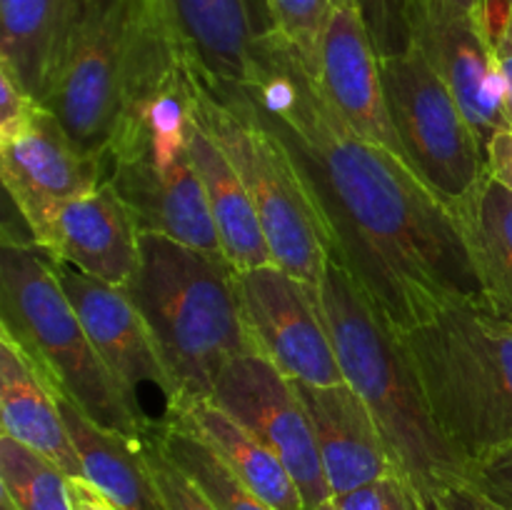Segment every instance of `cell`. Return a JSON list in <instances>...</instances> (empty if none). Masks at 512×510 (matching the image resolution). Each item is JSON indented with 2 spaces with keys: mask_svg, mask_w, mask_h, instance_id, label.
Masks as SVG:
<instances>
[{
  "mask_svg": "<svg viewBox=\"0 0 512 510\" xmlns=\"http://www.w3.org/2000/svg\"><path fill=\"white\" fill-rule=\"evenodd\" d=\"M240 95L293 155L345 268L398 333L458 303H485L453 213L410 165L360 138L275 33ZM223 98V95H215Z\"/></svg>",
  "mask_w": 512,
  "mask_h": 510,
  "instance_id": "6da1fadb",
  "label": "cell"
},
{
  "mask_svg": "<svg viewBox=\"0 0 512 510\" xmlns=\"http://www.w3.org/2000/svg\"><path fill=\"white\" fill-rule=\"evenodd\" d=\"M123 290L148 325L175 403L210 398L230 360L260 355L245 318L238 268L225 255L140 233L138 268Z\"/></svg>",
  "mask_w": 512,
  "mask_h": 510,
  "instance_id": "7a4b0ae2",
  "label": "cell"
},
{
  "mask_svg": "<svg viewBox=\"0 0 512 510\" xmlns=\"http://www.w3.org/2000/svg\"><path fill=\"white\" fill-rule=\"evenodd\" d=\"M320 303L345 383L368 405L395 470L433 503L463 480L465 460L435 425L403 338L335 260L325 265Z\"/></svg>",
  "mask_w": 512,
  "mask_h": 510,
  "instance_id": "3957f363",
  "label": "cell"
},
{
  "mask_svg": "<svg viewBox=\"0 0 512 510\" xmlns=\"http://www.w3.org/2000/svg\"><path fill=\"white\" fill-rule=\"evenodd\" d=\"M435 425L468 463L512 445V323L458 303L400 333Z\"/></svg>",
  "mask_w": 512,
  "mask_h": 510,
  "instance_id": "277c9868",
  "label": "cell"
},
{
  "mask_svg": "<svg viewBox=\"0 0 512 510\" xmlns=\"http://www.w3.org/2000/svg\"><path fill=\"white\" fill-rule=\"evenodd\" d=\"M0 330L20 345L55 395L103 428L140 440L148 425L90 343L50 258L33 240L3 235Z\"/></svg>",
  "mask_w": 512,
  "mask_h": 510,
  "instance_id": "5b68a950",
  "label": "cell"
},
{
  "mask_svg": "<svg viewBox=\"0 0 512 510\" xmlns=\"http://www.w3.org/2000/svg\"><path fill=\"white\" fill-rule=\"evenodd\" d=\"M193 118L238 170L263 225L273 263L310 285H320L330 240L308 185L283 140L240 95L215 98L195 80Z\"/></svg>",
  "mask_w": 512,
  "mask_h": 510,
  "instance_id": "8992f818",
  "label": "cell"
},
{
  "mask_svg": "<svg viewBox=\"0 0 512 510\" xmlns=\"http://www.w3.org/2000/svg\"><path fill=\"white\" fill-rule=\"evenodd\" d=\"M148 0H85L83 15L65 48L43 100L65 133L103 163L123 108L135 35Z\"/></svg>",
  "mask_w": 512,
  "mask_h": 510,
  "instance_id": "52a82bcc",
  "label": "cell"
},
{
  "mask_svg": "<svg viewBox=\"0 0 512 510\" xmlns=\"http://www.w3.org/2000/svg\"><path fill=\"white\" fill-rule=\"evenodd\" d=\"M385 100L403 160L445 205L485 173V148L433 65L418 48L380 60Z\"/></svg>",
  "mask_w": 512,
  "mask_h": 510,
  "instance_id": "ba28073f",
  "label": "cell"
},
{
  "mask_svg": "<svg viewBox=\"0 0 512 510\" xmlns=\"http://www.w3.org/2000/svg\"><path fill=\"white\" fill-rule=\"evenodd\" d=\"M210 398L278 455L303 495L305 510L333 500L308 408L293 378L278 365L265 355H240L220 370Z\"/></svg>",
  "mask_w": 512,
  "mask_h": 510,
  "instance_id": "9c48e42d",
  "label": "cell"
},
{
  "mask_svg": "<svg viewBox=\"0 0 512 510\" xmlns=\"http://www.w3.org/2000/svg\"><path fill=\"white\" fill-rule=\"evenodd\" d=\"M238 285L260 355L300 383H345L325 323L320 285L305 283L275 263L238 270Z\"/></svg>",
  "mask_w": 512,
  "mask_h": 510,
  "instance_id": "30bf717a",
  "label": "cell"
},
{
  "mask_svg": "<svg viewBox=\"0 0 512 510\" xmlns=\"http://www.w3.org/2000/svg\"><path fill=\"white\" fill-rule=\"evenodd\" d=\"M0 178L30 235L55 208L105 183L103 163L85 155L43 105L23 123L0 130Z\"/></svg>",
  "mask_w": 512,
  "mask_h": 510,
  "instance_id": "8fae6325",
  "label": "cell"
},
{
  "mask_svg": "<svg viewBox=\"0 0 512 510\" xmlns=\"http://www.w3.org/2000/svg\"><path fill=\"white\" fill-rule=\"evenodd\" d=\"M103 175L140 233L223 255L203 180L190 158V143L178 150H138L105 165Z\"/></svg>",
  "mask_w": 512,
  "mask_h": 510,
  "instance_id": "7c38bea8",
  "label": "cell"
},
{
  "mask_svg": "<svg viewBox=\"0 0 512 510\" xmlns=\"http://www.w3.org/2000/svg\"><path fill=\"white\" fill-rule=\"evenodd\" d=\"M50 265H53L68 300L73 303L90 343L103 358L105 368L118 380L140 420L150 425L143 403H140V393L155 390L163 395L165 405L170 408L175 403V390L143 315L118 285L80 273L78 268L63 263V260L50 258Z\"/></svg>",
  "mask_w": 512,
  "mask_h": 510,
  "instance_id": "4fadbf2b",
  "label": "cell"
},
{
  "mask_svg": "<svg viewBox=\"0 0 512 510\" xmlns=\"http://www.w3.org/2000/svg\"><path fill=\"white\" fill-rule=\"evenodd\" d=\"M195 80L210 95L243 88L255 55L278 33L268 0H163Z\"/></svg>",
  "mask_w": 512,
  "mask_h": 510,
  "instance_id": "5bb4252c",
  "label": "cell"
},
{
  "mask_svg": "<svg viewBox=\"0 0 512 510\" xmlns=\"http://www.w3.org/2000/svg\"><path fill=\"white\" fill-rule=\"evenodd\" d=\"M315 83L325 103L353 133L403 158V148L385 100L380 58L353 0H343L330 13L320 45Z\"/></svg>",
  "mask_w": 512,
  "mask_h": 510,
  "instance_id": "9a60e30c",
  "label": "cell"
},
{
  "mask_svg": "<svg viewBox=\"0 0 512 510\" xmlns=\"http://www.w3.org/2000/svg\"><path fill=\"white\" fill-rule=\"evenodd\" d=\"M415 48L448 85L483 148H488L500 128L512 125L505 110V85L495 45L480 20L420 10L415 20Z\"/></svg>",
  "mask_w": 512,
  "mask_h": 510,
  "instance_id": "2e32d148",
  "label": "cell"
},
{
  "mask_svg": "<svg viewBox=\"0 0 512 510\" xmlns=\"http://www.w3.org/2000/svg\"><path fill=\"white\" fill-rule=\"evenodd\" d=\"M33 243L80 273L123 288L140 260V228L108 183L53 210Z\"/></svg>",
  "mask_w": 512,
  "mask_h": 510,
  "instance_id": "e0dca14e",
  "label": "cell"
},
{
  "mask_svg": "<svg viewBox=\"0 0 512 510\" xmlns=\"http://www.w3.org/2000/svg\"><path fill=\"white\" fill-rule=\"evenodd\" d=\"M293 383L308 408L333 498L398 473L368 405L348 383Z\"/></svg>",
  "mask_w": 512,
  "mask_h": 510,
  "instance_id": "ac0fdd59",
  "label": "cell"
},
{
  "mask_svg": "<svg viewBox=\"0 0 512 510\" xmlns=\"http://www.w3.org/2000/svg\"><path fill=\"white\" fill-rule=\"evenodd\" d=\"M0 425L3 435L53 460L68 478H83L53 388L5 330H0Z\"/></svg>",
  "mask_w": 512,
  "mask_h": 510,
  "instance_id": "d6986e66",
  "label": "cell"
},
{
  "mask_svg": "<svg viewBox=\"0 0 512 510\" xmlns=\"http://www.w3.org/2000/svg\"><path fill=\"white\" fill-rule=\"evenodd\" d=\"M85 0H0V68L43 105Z\"/></svg>",
  "mask_w": 512,
  "mask_h": 510,
  "instance_id": "ffe728a7",
  "label": "cell"
},
{
  "mask_svg": "<svg viewBox=\"0 0 512 510\" xmlns=\"http://www.w3.org/2000/svg\"><path fill=\"white\" fill-rule=\"evenodd\" d=\"M163 420L205 440L220 460L275 510H305L303 495L278 455L213 398L178 400Z\"/></svg>",
  "mask_w": 512,
  "mask_h": 510,
  "instance_id": "44dd1931",
  "label": "cell"
},
{
  "mask_svg": "<svg viewBox=\"0 0 512 510\" xmlns=\"http://www.w3.org/2000/svg\"><path fill=\"white\" fill-rule=\"evenodd\" d=\"M78 450L83 478L118 510H168L150 473L143 443L90 420L78 405L55 395Z\"/></svg>",
  "mask_w": 512,
  "mask_h": 510,
  "instance_id": "7402d4cb",
  "label": "cell"
},
{
  "mask_svg": "<svg viewBox=\"0 0 512 510\" xmlns=\"http://www.w3.org/2000/svg\"><path fill=\"white\" fill-rule=\"evenodd\" d=\"M468 248L483 300L498 318L512 323V190L488 175L450 205Z\"/></svg>",
  "mask_w": 512,
  "mask_h": 510,
  "instance_id": "603a6c76",
  "label": "cell"
},
{
  "mask_svg": "<svg viewBox=\"0 0 512 510\" xmlns=\"http://www.w3.org/2000/svg\"><path fill=\"white\" fill-rule=\"evenodd\" d=\"M190 158L203 180L210 215L218 230L223 255L238 270L260 268L273 263V253L265 240L258 210L240 180L238 170L230 163L218 143L195 123L190 130Z\"/></svg>",
  "mask_w": 512,
  "mask_h": 510,
  "instance_id": "cb8c5ba5",
  "label": "cell"
},
{
  "mask_svg": "<svg viewBox=\"0 0 512 510\" xmlns=\"http://www.w3.org/2000/svg\"><path fill=\"white\" fill-rule=\"evenodd\" d=\"M143 433L153 435L155 443L195 480V485L213 500L218 510H275L258 493H253L205 440L190 430L168 420H158L150 423Z\"/></svg>",
  "mask_w": 512,
  "mask_h": 510,
  "instance_id": "d4e9b609",
  "label": "cell"
},
{
  "mask_svg": "<svg viewBox=\"0 0 512 510\" xmlns=\"http://www.w3.org/2000/svg\"><path fill=\"white\" fill-rule=\"evenodd\" d=\"M0 495L15 510H73L68 475L8 435H0Z\"/></svg>",
  "mask_w": 512,
  "mask_h": 510,
  "instance_id": "484cf974",
  "label": "cell"
},
{
  "mask_svg": "<svg viewBox=\"0 0 512 510\" xmlns=\"http://www.w3.org/2000/svg\"><path fill=\"white\" fill-rule=\"evenodd\" d=\"M275 28L288 45H293L308 73L318 75L320 45L328 28L333 0H268Z\"/></svg>",
  "mask_w": 512,
  "mask_h": 510,
  "instance_id": "4316f807",
  "label": "cell"
},
{
  "mask_svg": "<svg viewBox=\"0 0 512 510\" xmlns=\"http://www.w3.org/2000/svg\"><path fill=\"white\" fill-rule=\"evenodd\" d=\"M380 60L398 58L415 45L420 0H353Z\"/></svg>",
  "mask_w": 512,
  "mask_h": 510,
  "instance_id": "83f0119b",
  "label": "cell"
},
{
  "mask_svg": "<svg viewBox=\"0 0 512 510\" xmlns=\"http://www.w3.org/2000/svg\"><path fill=\"white\" fill-rule=\"evenodd\" d=\"M145 458H148L150 473H153L155 485L165 500L168 510H218L213 500L195 485V480L155 443L153 435H140Z\"/></svg>",
  "mask_w": 512,
  "mask_h": 510,
  "instance_id": "f1b7e54d",
  "label": "cell"
},
{
  "mask_svg": "<svg viewBox=\"0 0 512 510\" xmlns=\"http://www.w3.org/2000/svg\"><path fill=\"white\" fill-rule=\"evenodd\" d=\"M335 510H425L423 498L400 473H388L333 498Z\"/></svg>",
  "mask_w": 512,
  "mask_h": 510,
  "instance_id": "f546056e",
  "label": "cell"
},
{
  "mask_svg": "<svg viewBox=\"0 0 512 510\" xmlns=\"http://www.w3.org/2000/svg\"><path fill=\"white\" fill-rule=\"evenodd\" d=\"M460 483L483 495L495 508L512 510V445H503L468 460Z\"/></svg>",
  "mask_w": 512,
  "mask_h": 510,
  "instance_id": "4dcf8cb0",
  "label": "cell"
},
{
  "mask_svg": "<svg viewBox=\"0 0 512 510\" xmlns=\"http://www.w3.org/2000/svg\"><path fill=\"white\" fill-rule=\"evenodd\" d=\"M38 100L30 98L23 88L13 80V75L0 68V130H8L13 125L23 123L35 108Z\"/></svg>",
  "mask_w": 512,
  "mask_h": 510,
  "instance_id": "1f68e13d",
  "label": "cell"
},
{
  "mask_svg": "<svg viewBox=\"0 0 512 510\" xmlns=\"http://www.w3.org/2000/svg\"><path fill=\"white\" fill-rule=\"evenodd\" d=\"M485 170L493 180L512 190V125H505L485 148Z\"/></svg>",
  "mask_w": 512,
  "mask_h": 510,
  "instance_id": "d6a6232c",
  "label": "cell"
},
{
  "mask_svg": "<svg viewBox=\"0 0 512 510\" xmlns=\"http://www.w3.org/2000/svg\"><path fill=\"white\" fill-rule=\"evenodd\" d=\"M433 503L440 510H500L493 503H488L483 495L475 493L473 488H468L465 483H453L448 488H443L435 495Z\"/></svg>",
  "mask_w": 512,
  "mask_h": 510,
  "instance_id": "836d02e7",
  "label": "cell"
},
{
  "mask_svg": "<svg viewBox=\"0 0 512 510\" xmlns=\"http://www.w3.org/2000/svg\"><path fill=\"white\" fill-rule=\"evenodd\" d=\"M420 10H423V13H430V15L475 18L483 23V0H420L418 13Z\"/></svg>",
  "mask_w": 512,
  "mask_h": 510,
  "instance_id": "e575fe53",
  "label": "cell"
},
{
  "mask_svg": "<svg viewBox=\"0 0 512 510\" xmlns=\"http://www.w3.org/2000/svg\"><path fill=\"white\" fill-rule=\"evenodd\" d=\"M68 493L73 510H118L85 478H68Z\"/></svg>",
  "mask_w": 512,
  "mask_h": 510,
  "instance_id": "d590c367",
  "label": "cell"
},
{
  "mask_svg": "<svg viewBox=\"0 0 512 510\" xmlns=\"http://www.w3.org/2000/svg\"><path fill=\"white\" fill-rule=\"evenodd\" d=\"M483 23L490 43H498L505 28L512 25V0H483Z\"/></svg>",
  "mask_w": 512,
  "mask_h": 510,
  "instance_id": "8d00e7d4",
  "label": "cell"
},
{
  "mask_svg": "<svg viewBox=\"0 0 512 510\" xmlns=\"http://www.w3.org/2000/svg\"><path fill=\"white\" fill-rule=\"evenodd\" d=\"M495 55H498L500 73H503L505 110H508V120L512 123V25L505 28V33L495 43Z\"/></svg>",
  "mask_w": 512,
  "mask_h": 510,
  "instance_id": "74e56055",
  "label": "cell"
},
{
  "mask_svg": "<svg viewBox=\"0 0 512 510\" xmlns=\"http://www.w3.org/2000/svg\"><path fill=\"white\" fill-rule=\"evenodd\" d=\"M315 510H335V505H333V500H330V503L320 505V508H315Z\"/></svg>",
  "mask_w": 512,
  "mask_h": 510,
  "instance_id": "f35d334b",
  "label": "cell"
},
{
  "mask_svg": "<svg viewBox=\"0 0 512 510\" xmlns=\"http://www.w3.org/2000/svg\"><path fill=\"white\" fill-rule=\"evenodd\" d=\"M425 508H428V510H440L438 505H435V503H428V505H425Z\"/></svg>",
  "mask_w": 512,
  "mask_h": 510,
  "instance_id": "ab89813d",
  "label": "cell"
},
{
  "mask_svg": "<svg viewBox=\"0 0 512 510\" xmlns=\"http://www.w3.org/2000/svg\"><path fill=\"white\" fill-rule=\"evenodd\" d=\"M340 3H343V0H333V5H340Z\"/></svg>",
  "mask_w": 512,
  "mask_h": 510,
  "instance_id": "60d3db41",
  "label": "cell"
},
{
  "mask_svg": "<svg viewBox=\"0 0 512 510\" xmlns=\"http://www.w3.org/2000/svg\"><path fill=\"white\" fill-rule=\"evenodd\" d=\"M425 510H428V508H425Z\"/></svg>",
  "mask_w": 512,
  "mask_h": 510,
  "instance_id": "b9f144b4",
  "label": "cell"
}]
</instances>
